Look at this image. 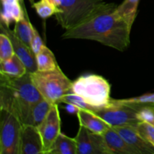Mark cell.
<instances>
[{"label":"cell","mask_w":154,"mask_h":154,"mask_svg":"<svg viewBox=\"0 0 154 154\" xmlns=\"http://www.w3.org/2000/svg\"><path fill=\"white\" fill-rule=\"evenodd\" d=\"M80 126H84L90 132L103 135L111 126L99 116L85 110H80L77 114Z\"/></svg>","instance_id":"5bb4252c"},{"label":"cell","mask_w":154,"mask_h":154,"mask_svg":"<svg viewBox=\"0 0 154 154\" xmlns=\"http://www.w3.org/2000/svg\"><path fill=\"white\" fill-rule=\"evenodd\" d=\"M93 114L99 116L111 127L132 126L137 127L141 123L135 110L120 102L118 99H111L106 106L95 108Z\"/></svg>","instance_id":"52a82bcc"},{"label":"cell","mask_w":154,"mask_h":154,"mask_svg":"<svg viewBox=\"0 0 154 154\" xmlns=\"http://www.w3.org/2000/svg\"><path fill=\"white\" fill-rule=\"evenodd\" d=\"M35 58L38 71L39 72L55 70L60 67L54 53L45 45L42 48V51L36 54Z\"/></svg>","instance_id":"44dd1931"},{"label":"cell","mask_w":154,"mask_h":154,"mask_svg":"<svg viewBox=\"0 0 154 154\" xmlns=\"http://www.w3.org/2000/svg\"><path fill=\"white\" fill-rule=\"evenodd\" d=\"M78 154H112L103 135L94 133L80 126L75 137Z\"/></svg>","instance_id":"ba28073f"},{"label":"cell","mask_w":154,"mask_h":154,"mask_svg":"<svg viewBox=\"0 0 154 154\" xmlns=\"http://www.w3.org/2000/svg\"><path fill=\"white\" fill-rule=\"evenodd\" d=\"M44 145L38 129L30 125H23L19 154H44Z\"/></svg>","instance_id":"8fae6325"},{"label":"cell","mask_w":154,"mask_h":154,"mask_svg":"<svg viewBox=\"0 0 154 154\" xmlns=\"http://www.w3.org/2000/svg\"><path fill=\"white\" fill-rule=\"evenodd\" d=\"M58 105L57 104L53 105L46 118L38 127L43 141L44 154L48 153L61 133V119Z\"/></svg>","instance_id":"9c48e42d"},{"label":"cell","mask_w":154,"mask_h":154,"mask_svg":"<svg viewBox=\"0 0 154 154\" xmlns=\"http://www.w3.org/2000/svg\"><path fill=\"white\" fill-rule=\"evenodd\" d=\"M23 8L24 11H25V17L21 20L15 23L14 28L13 31L15 33V35L24 44H26L27 46L31 48V42L33 34V26L30 22L24 3Z\"/></svg>","instance_id":"ffe728a7"},{"label":"cell","mask_w":154,"mask_h":154,"mask_svg":"<svg viewBox=\"0 0 154 154\" xmlns=\"http://www.w3.org/2000/svg\"><path fill=\"white\" fill-rule=\"evenodd\" d=\"M61 103L72 104V105L78 107L80 109L89 111H93L95 108L94 107L91 106L87 102H86L83 98L78 96L75 93H72V92H69V93H68L67 94L63 96V99H62Z\"/></svg>","instance_id":"d4e9b609"},{"label":"cell","mask_w":154,"mask_h":154,"mask_svg":"<svg viewBox=\"0 0 154 154\" xmlns=\"http://www.w3.org/2000/svg\"><path fill=\"white\" fill-rule=\"evenodd\" d=\"M20 1L21 0H2V3H14Z\"/></svg>","instance_id":"4dcf8cb0"},{"label":"cell","mask_w":154,"mask_h":154,"mask_svg":"<svg viewBox=\"0 0 154 154\" xmlns=\"http://www.w3.org/2000/svg\"><path fill=\"white\" fill-rule=\"evenodd\" d=\"M137 130L143 138L154 145V125L146 122H141L137 126Z\"/></svg>","instance_id":"484cf974"},{"label":"cell","mask_w":154,"mask_h":154,"mask_svg":"<svg viewBox=\"0 0 154 154\" xmlns=\"http://www.w3.org/2000/svg\"><path fill=\"white\" fill-rule=\"evenodd\" d=\"M113 128L138 154H154V145L141 136L137 130V127L125 126Z\"/></svg>","instance_id":"7c38bea8"},{"label":"cell","mask_w":154,"mask_h":154,"mask_svg":"<svg viewBox=\"0 0 154 154\" xmlns=\"http://www.w3.org/2000/svg\"><path fill=\"white\" fill-rule=\"evenodd\" d=\"M71 92L81 96L94 108L106 106L111 102V85L102 76L84 75L72 81Z\"/></svg>","instance_id":"277c9868"},{"label":"cell","mask_w":154,"mask_h":154,"mask_svg":"<svg viewBox=\"0 0 154 154\" xmlns=\"http://www.w3.org/2000/svg\"><path fill=\"white\" fill-rule=\"evenodd\" d=\"M105 3L103 0H62L56 19L62 28L69 29L87 19Z\"/></svg>","instance_id":"5b68a950"},{"label":"cell","mask_w":154,"mask_h":154,"mask_svg":"<svg viewBox=\"0 0 154 154\" xmlns=\"http://www.w3.org/2000/svg\"><path fill=\"white\" fill-rule=\"evenodd\" d=\"M43 99L32 81L29 73L18 78L0 75V109L14 114L23 125L32 108Z\"/></svg>","instance_id":"7a4b0ae2"},{"label":"cell","mask_w":154,"mask_h":154,"mask_svg":"<svg viewBox=\"0 0 154 154\" xmlns=\"http://www.w3.org/2000/svg\"><path fill=\"white\" fill-rule=\"evenodd\" d=\"M37 14L45 20L56 15L60 12V8L55 5L51 0H39L32 5Z\"/></svg>","instance_id":"603a6c76"},{"label":"cell","mask_w":154,"mask_h":154,"mask_svg":"<svg viewBox=\"0 0 154 154\" xmlns=\"http://www.w3.org/2000/svg\"><path fill=\"white\" fill-rule=\"evenodd\" d=\"M44 46H45V44H44L43 41H42V38H41L38 32L33 26V34L31 42V49L32 52L35 54V55L38 54L42 51V48Z\"/></svg>","instance_id":"83f0119b"},{"label":"cell","mask_w":154,"mask_h":154,"mask_svg":"<svg viewBox=\"0 0 154 154\" xmlns=\"http://www.w3.org/2000/svg\"><path fill=\"white\" fill-rule=\"evenodd\" d=\"M51 1L57 7H58L59 8H60V7L61 6L62 4V0H51Z\"/></svg>","instance_id":"f546056e"},{"label":"cell","mask_w":154,"mask_h":154,"mask_svg":"<svg viewBox=\"0 0 154 154\" xmlns=\"http://www.w3.org/2000/svg\"><path fill=\"white\" fill-rule=\"evenodd\" d=\"M22 128L14 114L0 109V154H19Z\"/></svg>","instance_id":"8992f818"},{"label":"cell","mask_w":154,"mask_h":154,"mask_svg":"<svg viewBox=\"0 0 154 154\" xmlns=\"http://www.w3.org/2000/svg\"><path fill=\"white\" fill-rule=\"evenodd\" d=\"M117 6L105 2L82 23L66 30L62 38L95 41L119 51H126L132 28L116 13Z\"/></svg>","instance_id":"6da1fadb"},{"label":"cell","mask_w":154,"mask_h":154,"mask_svg":"<svg viewBox=\"0 0 154 154\" xmlns=\"http://www.w3.org/2000/svg\"><path fill=\"white\" fill-rule=\"evenodd\" d=\"M120 102L131 107L135 111L144 107H153L154 108V93H147L138 97L129 98V99H118Z\"/></svg>","instance_id":"7402d4cb"},{"label":"cell","mask_w":154,"mask_h":154,"mask_svg":"<svg viewBox=\"0 0 154 154\" xmlns=\"http://www.w3.org/2000/svg\"><path fill=\"white\" fill-rule=\"evenodd\" d=\"M136 112L138 119L141 122H146L154 125V108L153 107L141 108Z\"/></svg>","instance_id":"4316f807"},{"label":"cell","mask_w":154,"mask_h":154,"mask_svg":"<svg viewBox=\"0 0 154 154\" xmlns=\"http://www.w3.org/2000/svg\"><path fill=\"white\" fill-rule=\"evenodd\" d=\"M15 54L10 38L5 33L0 32V61L8 60Z\"/></svg>","instance_id":"cb8c5ba5"},{"label":"cell","mask_w":154,"mask_h":154,"mask_svg":"<svg viewBox=\"0 0 154 154\" xmlns=\"http://www.w3.org/2000/svg\"><path fill=\"white\" fill-rule=\"evenodd\" d=\"M140 0H124L116 8V13L132 28L138 12Z\"/></svg>","instance_id":"d6986e66"},{"label":"cell","mask_w":154,"mask_h":154,"mask_svg":"<svg viewBox=\"0 0 154 154\" xmlns=\"http://www.w3.org/2000/svg\"><path fill=\"white\" fill-rule=\"evenodd\" d=\"M27 72L25 65L20 59L14 54L8 60L0 61V75L10 78H21Z\"/></svg>","instance_id":"2e32d148"},{"label":"cell","mask_w":154,"mask_h":154,"mask_svg":"<svg viewBox=\"0 0 154 154\" xmlns=\"http://www.w3.org/2000/svg\"><path fill=\"white\" fill-rule=\"evenodd\" d=\"M102 135L112 154H138L111 126Z\"/></svg>","instance_id":"4fadbf2b"},{"label":"cell","mask_w":154,"mask_h":154,"mask_svg":"<svg viewBox=\"0 0 154 154\" xmlns=\"http://www.w3.org/2000/svg\"><path fill=\"white\" fill-rule=\"evenodd\" d=\"M29 2H30V4H32V5L35 3V0H29Z\"/></svg>","instance_id":"1f68e13d"},{"label":"cell","mask_w":154,"mask_h":154,"mask_svg":"<svg viewBox=\"0 0 154 154\" xmlns=\"http://www.w3.org/2000/svg\"><path fill=\"white\" fill-rule=\"evenodd\" d=\"M23 0L14 3H2L1 23L10 26L12 23H17L25 17Z\"/></svg>","instance_id":"9a60e30c"},{"label":"cell","mask_w":154,"mask_h":154,"mask_svg":"<svg viewBox=\"0 0 154 154\" xmlns=\"http://www.w3.org/2000/svg\"><path fill=\"white\" fill-rule=\"evenodd\" d=\"M65 105L63 106V108H64L65 110H66V111H67L69 114H78V113L79 112L80 109L78 107L75 106V105H72V104H70V103H64Z\"/></svg>","instance_id":"f1b7e54d"},{"label":"cell","mask_w":154,"mask_h":154,"mask_svg":"<svg viewBox=\"0 0 154 154\" xmlns=\"http://www.w3.org/2000/svg\"><path fill=\"white\" fill-rule=\"evenodd\" d=\"M46 154H78L76 140L61 132Z\"/></svg>","instance_id":"ac0fdd59"},{"label":"cell","mask_w":154,"mask_h":154,"mask_svg":"<svg viewBox=\"0 0 154 154\" xmlns=\"http://www.w3.org/2000/svg\"><path fill=\"white\" fill-rule=\"evenodd\" d=\"M53 104L46 99H43L39 101L32 108L26 121L23 125H30L38 128L46 118Z\"/></svg>","instance_id":"e0dca14e"},{"label":"cell","mask_w":154,"mask_h":154,"mask_svg":"<svg viewBox=\"0 0 154 154\" xmlns=\"http://www.w3.org/2000/svg\"><path fill=\"white\" fill-rule=\"evenodd\" d=\"M29 75L44 99L53 105L61 103L63 96L71 92L72 81L63 73L60 67L48 72L36 71Z\"/></svg>","instance_id":"3957f363"},{"label":"cell","mask_w":154,"mask_h":154,"mask_svg":"<svg viewBox=\"0 0 154 154\" xmlns=\"http://www.w3.org/2000/svg\"><path fill=\"white\" fill-rule=\"evenodd\" d=\"M0 30L2 32L5 33L10 38L12 45H13L15 54L20 59L21 61L25 65L27 72L30 74L38 71L35 55L32 52L31 48L24 44L15 35L13 30L10 29L9 26H6L4 24L0 23Z\"/></svg>","instance_id":"30bf717a"}]
</instances>
